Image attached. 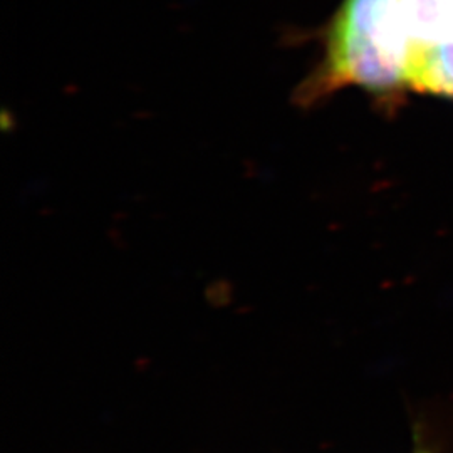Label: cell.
I'll return each mask as SVG.
<instances>
[{"mask_svg": "<svg viewBox=\"0 0 453 453\" xmlns=\"http://www.w3.org/2000/svg\"><path fill=\"white\" fill-rule=\"evenodd\" d=\"M398 5L411 54L452 39L453 0H398Z\"/></svg>", "mask_w": 453, "mask_h": 453, "instance_id": "7a4b0ae2", "label": "cell"}, {"mask_svg": "<svg viewBox=\"0 0 453 453\" xmlns=\"http://www.w3.org/2000/svg\"><path fill=\"white\" fill-rule=\"evenodd\" d=\"M410 59L411 44L398 0H344L306 97L326 96L342 88L400 96L410 91Z\"/></svg>", "mask_w": 453, "mask_h": 453, "instance_id": "6da1fadb", "label": "cell"}, {"mask_svg": "<svg viewBox=\"0 0 453 453\" xmlns=\"http://www.w3.org/2000/svg\"><path fill=\"white\" fill-rule=\"evenodd\" d=\"M420 453H423V452H420Z\"/></svg>", "mask_w": 453, "mask_h": 453, "instance_id": "277c9868", "label": "cell"}, {"mask_svg": "<svg viewBox=\"0 0 453 453\" xmlns=\"http://www.w3.org/2000/svg\"><path fill=\"white\" fill-rule=\"evenodd\" d=\"M410 91L453 99V37L411 54Z\"/></svg>", "mask_w": 453, "mask_h": 453, "instance_id": "3957f363", "label": "cell"}]
</instances>
